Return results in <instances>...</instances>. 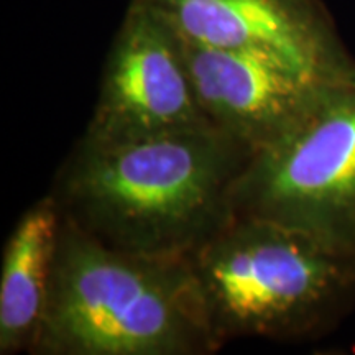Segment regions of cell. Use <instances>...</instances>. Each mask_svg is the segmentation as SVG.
I'll use <instances>...</instances> for the list:
<instances>
[{"label": "cell", "instance_id": "6da1fadb", "mask_svg": "<svg viewBox=\"0 0 355 355\" xmlns=\"http://www.w3.org/2000/svg\"><path fill=\"white\" fill-rule=\"evenodd\" d=\"M250 150L217 128L107 144L81 137L48 193L61 219L128 254L189 257L234 219Z\"/></svg>", "mask_w": 355, "mask_h": 355}, {"label": "cell", "instance_id": "7a4b0ae2", "mask_svg": "<svg viewBox=\"0 0 355 355\" xmlns=\"http://www.w3.org/2000/svg\"><path fill=\"white\" fill-rule=\"evenodd\" d=\"M216 339L188 257L128 254L61 219L33 355H211Z\"/></svg>", "mask_w": 355, "mask_h": 355}, {"label": "cell", "instance_id": "3957f363", "mask_svg": "<svg viewBox=\"0 0 355 355\" xmlns=\"http://www.w3.org/2000/svg\"><path fill=\"white\" fill-rule=\"evenodd\" d=\"M188 259L222 345L316 339L355 306V254L278 222L234 216Z\"/></svg>", "mask_w": 355, "mask_h": 355}, {"label": "cell", "instance_id": "277c9868", "mask_svg": "<svg viewBox=\"0 0 355 355\" xmlns=\"http://www.w3.org/2000/svg\"><path fill=\"white\" fill-rule=\"evenodd\" d=\"M232 207L355 254V83L327 87L285 137L252 155Z\"/></svg>", "mask_w": 355, "mask_h": 355}, {"label": "cell", "instance_id": "5b68a950", "mask_svg": "<svg viewBox=\"0 0 355 355\" xmlns=\"http://www.w3.org/2000/svg\"><path fill=\"white\" fill-rule=\"evenodd\" d=\"M216 128L199 104L180 38L140 3H128L110 44L83 135L122 144Z\"/></svg>", "mask_w": 355, "mask_h": 355}, {"label": "cell", "instance_id": "8992f818", "mask_svg": "<svg viewBox=\"0 0 355 355\" xmlns=\"http://www.w3.org/2000/svg\"><path fill=\"white\" fill-rule=\"evenodd\" d=\"M133 2L184 42L277 61L322 83H355V60L322 0Z\"/></svg>", "mask_w": 355, "mask_h": 355}, {"label": "cell", "instance_id": "52a82bcc", "mask_svg": "<svg viewBox=\"0 0 355 355\" xmlns=\"http://www.w3.org/2000/svg\"><path fill=\"white\" fill-rule=\"evenodd\" d=\"M180 42L204 114L252 153L277 144L336 86L265 58Z\"/></svg>", "mask_w": 355, "mask_h": 355}, {"label": "cell", "instance_id": "ba28073f", "mask_svg": "<svg viewBox=\"0 0 355 355\" xmlns=\"http://www.w3.org/2000/svg\"><path fill=\"white\" fill-rule=\"evenodd\" d=\"M61 214L50 193L26 209L8 235L0 272V355L30 352L50 288Z\"/></svg>", "mask_w": 355, "mask_h": 355}]
</instances>
